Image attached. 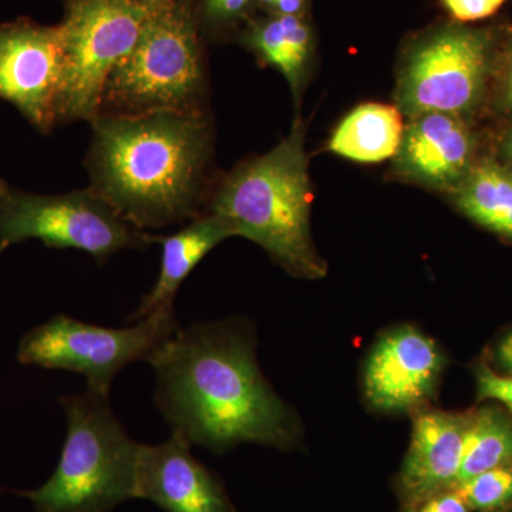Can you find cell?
Instances as JSON below:
<instances>
[{
	"label": "cell",
	"mask_w": 512,
	"mask_h": 512,
	"mask_svg": "<svg viewBox=\"0 0 512 512\" xmlns=\"http://www.w3.org/2000/svg\"><path fill=\"white\" fill-rule=\"evenodd\" d=\"M147 362L156 404L173 433L222 453L241 443L289 448L299 437L291 407L259 370L254 342L232 323L175 330Z\"/></svg>",
	"instance_id": "cell-1"
},
{
	"label": "cell",
	"mask_w": 512,
	"mask_h": 512,
	"mask_svg": "<svg viewBox=\"0 0 512 512\" xmlns=\"http://www.w3.org/2000/svg\"><path fill=\"white\" fill-rule=\"evenodd\" d=\"M90 124V188L124 220L144 231L200 217L214 151L204 111L100 114Z\"/></svg>",
	"instance_id": "cell-2"
},
{
	"label": "cell",
	"mask_w": 512,
	"mask_h": 512,
	"mask_svg": "<svg viewBox=\"0 0 512 512\" xmlns=\"http://www.w3.org/2000/svg\"><path fill=\"white\" fill-rule=\"evenodd\" d=\"M312 200L305 124L298 117L278 146L225 175L207 205L232 237L255 242L289 274L318 279L326 265L312 241Z\"/></svg>",
	"instance_id": "cell-3"
},
{
	"label": "cell",
	"mask_w": 512,
	"mask_h": 512,
	"mask_svg": "<svg viewBox=\"0 0 512 512\" xmlns=\"http://www.w3.org/2000/svg\"><path fill=\"white\" fill-rule=\"evenodd\" d=\"M66 441L55 473L22 493L37 512H109L136 498L138 443L111 410L109 396L90 392L62 397Z\"/></svg>",
	"instance_id": "cell-4"
},
{
	"label": "cell",
	"mask_w": 512,
	"mask_h": 512,
	"mask_svg": "<svg viewBox=\"0 0 512 512\" xmlns=\"http://www.w3.org/2000/svg\"><path fill=\"white\" fill-rule=\"evenodd\" d=\"M207 76L190 15L180 6L154 9L137 45L113 70L103 109L113 116L154 111L202 113Z\"/></svg>",
	"instance_id": "cell-5"
},
{
	"label": "cell",
	"mask_w": 512,
	"mask_h": 512,
	"mask_svg": "<svg viewBox=\"0 0 512 512\" xmlns=\"http://www.w3.org/2000/svg\"><path fill=\"white\" fill-rule=\"evenodd\" d=\"M151 9L143 0H76L59 26L63 74L57 124L101 114L104 89L113 70L137 45Z\"/></svg>",
	"instance_id": "cell-6"
},
{
	"label": "cell",
	"mask_w": 512,
	"mask_h": 512,
	"mask_svg": "<svg viewBox=\"0 0 512 512\" xmlns=\"http://www.w3.org/2000/svg\"><path fill=\"white\" fill-rule=\"evenodd\" d=\"M28 239L46 247L87 252L99 264L124 249H146L156 242L89 190L40 195L9 185L0 192V254Z\"/></svg>",
	"instance_id": "cell-7"
},
{
	"label": "cell",
	"mask_w": 512,
	"mask_h": 512,
	"mask_svg": "<svg viewBox=\"0 0 512 512\" xmlns=\"http://www.w3.org/2000/svg\"><path fill=\"white\" fill-rule=\"evenodd\" d=\"M178 329L174 308L150 313L133 328H103L57 315L20 342L22 365L70 370L86 377L87 390L109 396L121 370L146 360Z\"/></svg>",
	"instance_id": "cell-8"
},
{
	"label": "cell",
	"mask_w": 512,
	"mask_h": 512,
	"mask_svg": "<svg viewBox=\"0 0 512 512\" xmlns=\"http://www.w3.org/2000/svg\"><path fill=\"white\" fill-rule=\"evenodd\" d=\"M490 37L448 28L419 43L397 77V109L409 119L443 113L466 119L483 99L490 73Z\"/></svg>",
	"instance_id": "cell-9"
},
{
	"label": "cell",
	"mask_w": 512,
	"mask_h": 512,
	"mask_svg": "<svg viewBox=\"0 0 512 512\" xmlns=\"http://www.w3.org/2000/svg\"><path fill=\"white\" fill-rule=\"evenodd\" d=\"M62 74L59 26L0 25V99L13 104L40 133L49 134L57 126Z\"/></svg>",
	"instance_id": "cell-10"
},
{
	"label": "cell",
	"mask_w": 512,
	"mask_h": 512,
	"mask_svg": "<svg viewBox=\"0 0 512 512\" xmlns=\"http://www.w3.org/2000/svg\"><path fill=\"white\" fill-rule=\"evenodd\" d=\"M441 369L443 356L434 340L413 328L394 329L367 360V399L383 412L419 407L433 396Z\"/></svg>",
	"instance_id": "cell-11"
},
{
	"label": "cell",
	"mask_w": 512,
	"mask_h": 512,
	"mask_svg": "<svg viewBox=\"0 0 512 512\" xmlns=\"http://www.w3.org/2000/svg\"><path fill=\"white\" fill-rule=\"evenodd\" d=\"M136 498L167 512H234L220 480L174 433L164 443L138 444Z\"/></svg>",
	"instance_id": "cell-12"
},
{
	"label": "cell",
	"mask_w": 512,
	"mask_h": 512,
	"mask_svg": "<svg viewBox=\"0 0 512 512\" xmlns=\"http://www.w3.org/2000/svg\"><path fill=\"white\" fill-rule=\"evenodd\" d=\"M476 140L466 119L443 113L412 117L394 156V171L413 183L453 192L474 164Z\"/></svg>",
	"instance_id": "cell-13"
},
{
	"label": "cell",
	"mask_w": 512,
	"mask_h": 512,
	"mask_svg": "<svg viewBox=\"0 0 512 512\" xmlns=\"http://www.w3.org/2000/svg\"><path fill=\"white\" fill-rule=\"evenodd\" d=\"M468 414L430 410L414 420L400 485L410 504L453 490L463 461Z\"/></svg>",
	"instance_id": "cell-14"
},
{
	"label": "cell",
	"mask_w": 512,
	"mask_h": 512,
	"mask_svg": "<svg viewBox=\"0 0 512 512\" xmlns=\"http://www.w3.org/2000/svg\"><path fill=\"white\" fill-rule=\"evenodd\" d=\"M232 234L227 225L212 214L200 215L191 224L168 237H156L163 247L160 275L154 288L144 296L128 322H140L150 313L171 308L178 289L212 249Z\"/></svg>",
	"instance_id": "cell-15"
},
{
	"label": "cell",
	"mask_w": 512,
	"mask_h": 512,
	"mask_svg": "<svg viewBox=\"0 0 512 512\" xmlns=\"http://www.w3.org/2000/svg\"><path fill=\"white\" fill-rule=\"evenodd\" d=\"M404 126L402 111L397 106L362 104L340 121L328 148L357 163H380L396 156Z\"/></svg>",
	"instance_id": "cell-16"
},
{
	"label": "cell",
	"mask_w": 512,
	"mask_h": 512,
	"mask_svg": "<svg viewBox=\"0 0 512 512\" xmlns=\"http://www.w3.org/2000/svg\"><path fill=\"white\" fill-rule=\"evenodd\" d=\"M458 210L481 227L512 239V170L504 163L483 160L471 165L451 192Z\"/></svg>",
	"instance_id": "cell-17"
},
{
	"label": "cell",
	"mask_w": 512,
	"mask_h": 512,
	"mask_svg": "<svg viewBox=\"0 0 512 512\" xmlns=\"http://www.w3.org/2000/svg\"><path fill=\"white\" fill-rule=\"evenodd\" d=\"M249 45L265 64L279 70L299 104L312 57V33L301 16H279L256 26Z\"/></svg>",
	"instance_id": "cell-18"
},
{
	"label": "cell",
	"mask_w": 512,
	"mask_h": 512,
	"mask_svg": "<svg viewBox=\"0 0 512 512\" xmlns=\"http://www.w3.org/2000/svg\"><path fill=\"white\" fill-rule=\"evenodd\" d=\"M508 464H512L511 421L501 410L490 406L468 413L457 485Z\"/></svg>",
	"instance_id": "cell-19"
},
{
	"label": "cell",
	"mask_w": 512,
	"mask_h": 512,
	"mask_svg": "<svg viewBox=\"0 0 512 512\" xmlns=\"http://www.w3.org/2000/svg\"><path fill=\"white\" fill-rule=\"evenodd\" d=\"M454 490L461 495L470 510L500 511L512 507V464L493 468Z\"/></svg>",
	"instance_id": "cell-20"
},
{
	"label": "cell",
	"mask_w": 512,
	"mask_h": 512,
	"mask_svg": "<svg viewBox=\"0 0 512 512\" xmlns=\"http://www.w3.org/2000/svg\"><path fill=\"white\" fill-rule=\"evenodd\" d=\"M477 387L480 399L497 400L512 413V373L501 376L488 367H481L477 372Z\"/></svg>",
	"instance_id": "cell-21"
},
{
	"label": "cell",
	"mask_w": 512,
	"mask_h": 512,
	"mask_svg": "<svg viewBox=\"0 0 512 512\" xmlns=\"http://www.w3.org/2000/svg\"><path fill=\"white\" fill-rule=\"evenodd\" d=\"M443 3L454 19L474 22L493 16L501 9L505 0H443Z\"/></svg>",
	"instance_id": "cell-22"
},
{
	"label": "cell",
	"mask_w": 512,
	"mask_h": 512,
	"mask_svg": "<svg viewBox=\"0 0 512 512\" xmlns=\"http://www.w3.org/2000/svg\"><path fill=\"white\" fill-rule=\"evenodd\" d=\"M416 512H470V508L453 488L427 498L419 504Z\"/></svg>",
	"instance_id": "cell-23"
},
{
	"label": "cell",
	"mask_w": 512,
	"mask_h": 512,
	"mask_svg": "<svg viewBox=\"0 0 512 512\" xmlns=\"http://www.w3.org/2000/svg\"><path fill=\"white\" fill-rule=\"evenodd\" d=\"M251 0H205V10L214 20H228L241 15Z\"/></svg>",
	"instance_id": "cell-24"
},
{
	"label": "cell",
	"mask_w": 512,
	"mask_h": 512,
	"mask_svg": "<svg viewBox=\"0 0 512 512\" xmlns=\"http://www.w3.org/2000/svg\"><path fill=\"white\" fill-rule=\"evenodd\" d=\"M500 103L505 111L512 114V40L505 56L503 74H501Z\"/></svg>",
	"instance_id": "cell-25"
},
{
	"label": "cell",
	"mask_w": 512,
	"mask_h": 512,
	"mask_svg": "<svg viewBox=\"0 0 512 512\" xmlns=\"http://www.w3.org/2000/svg\"><path fill=\"white\" fill-rule=\"evenodd\" d=\"M495 357H497L498 365L512 373V330L498 343Z\"/></svg>",
	"instance_id": "cell-26"
},
{
	"label": "cell",
	"mask_w": 512,
	"mask_h": 512,
	"mask_svg": "<svg viewBox=\"0 0 512 512\" xmlns=\"http://www.w3.org/2000/svg\"><path fill=\"white\" fill-rule=\"evenodd\" d=\"M303 2L305 0H278L272 9L279 16H299V13L302 12Z\"/></svg>",
	"instance_id": "cell-27"
},
{
	"label": "cell",
	"mask_w": 512,
	"mask_h": 512,
	"mask_svg": "<svg viewBox=\"0 0 512 512\" xmlns=\"http://www.w3.org/2000/svg\"><path fill=\"white\" fill-rule=\"evenodd\" d=\"M500 151L504 164L512 170V128L504 134L500 144Z\"/></svg>",
	"instance_id": "cell-28"
},
{
	"label": "cell",
	"mask_w": 512,
	"mask_h": 512,
	"mask_svg": "<svg viewBox=\"0 0 512 512\" xmlns=\"http://www.w3.org/2000/svg\"><path fill=\"white\" fill-rule=\"evenodd\" d=\"M143 2L147 3L151 9H160L173 5V0H143Z\"/></svg>",
	"instance_id": "cell-29"
},
{
	"label": "cell",
	"mask_w": 512,
	"mask_h": 512,
	"mask_svg": "<svg viewBox=\"0 0 512 512\" xmlns=\"http://www.w3.org/2000/svg\"><path fill=\"white\" fill-rule=\"evenodd\" d=\"M259 3H262V5L268 6V8H274L275 3L278 2V0H258Z\"/></svg>",
	"instance_id": "cell-30"
},
{
	"label": "cell",
	"mask_w": 512,
	"mask_h": 512,
	"mask_svg": "<svg viewBox=\"0 0 512 512\" xmlns=\"http://www.w3.org/2000/svg\"><path fill=\"white\" fill-rule=\"evenodd\" d=\"M10 184L6 183L5 180H3L2 177H0V192L5 191L6 188L9 187Z\"/></svg>",
	"instance_id": "cell-31"
}]
</instances>
